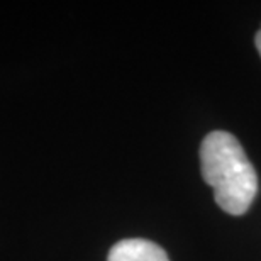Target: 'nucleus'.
<instances>
[{"instance_id": "nucleus-1", "label": "nucleus", "mask_w": 261, "mask_h": 261, "mask_svg": "<svg viewBox=\"0 0 261 261\" xmlns=\"http://www.w3.org/2000/svg\"><path fill=\"white\" fill-rule=\"evenodd\" d=\"M202 176L224 212L243 216L258 194V175L232 134L214 130L200 146Z\"/></svg>"}, {"instance_id": "nucleus-2", "label": "nucleus", "mask_w": 261, "mask_h": 261, "mask_svg": "<svg viewBox=\"0 0 261 261\" xmlns=\"http://www.w3.org/2000/svg\"><path fill=\"white\" fill-rule=\"evenodd\" d=\"M107 261H170L166 251L146 239H124L111 249Z\"/></svg>"}, {"instance_id": "nucleus-3", "label": "nucleus", "mask_w": 261, "mask_h": 261, "mask_svg": "<svg viewBox=\"0 0 261 261\" xmlns=\"http://www.w3.org/2000/svg\"><path fill=\"white\" fill-rule=\"evenodd\" d=\"M256 48H258V53L261 56V31L256 34Z\"/></svg>"}]
</instances>
